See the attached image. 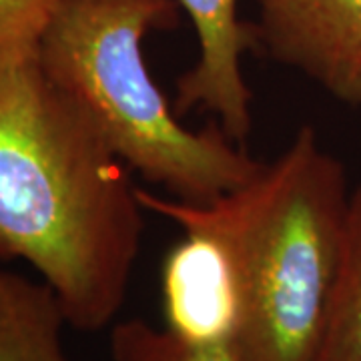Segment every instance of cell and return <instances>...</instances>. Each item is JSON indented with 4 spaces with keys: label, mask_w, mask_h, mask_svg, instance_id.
<instances>
[{
    "label": "cell",
    "mask_w": 361,
    "mask_h": 361,
    "mask_svg": "<svg viewBox=\"0 0 361 361\" xmlns=\"http://www.w3.org/2000/svg\"><path fill=\"white\" fill-rule=\"evenodd\" d=\"M183 233L163 265L165 327L195 341L237 339L241 295L231 261L213 237Z\"/></svg>",
    "instance_id": "obj_6"
},
{
    "label": "cell",
    "mask_w": 361,
    "mask_h": 361,
    "mask_svg": "<svg viewBox=\"0 0 361 361\" xmlns=\"http://www.w3.org/2000/svg\"><path fill=\"white\" fill-rule=\"evenodd\" d=\"M111 353L115 361H251L237 339L195 341L142 319L113 327Z\"/></svg>",
    "instance_id": "obj_9"
},
{
    "label": "cell",
    "mask_w": 361,
    "mask_h": 361,
    "mask_svg": "<svg viewBox=\"0 0 361 361\" xmlns=\"http://www.w3.org/2000/svg\"><path fill=\"white\" fill-rule=\"evenodd\" d=\"M71 0H0V54L37 49Z\"/></svg>",
    "instance_id": "obj_10"
},
{
    "label": "cell",
    "mask_w": 361,
    "mask_h": 361,
    "mask_svg": "<svg viewBox=\"0 0 361 361\" xmlns=\"http://www.w3.org/2000/svg\"><path fill=\"white\" fill-rule=\"evenodd\" d=\"M145 211L213 237L231 261L251 361H317L343 257L351 191L341 161L301 127L257 177L209 205L137 189Z\"/></svg>",
    "instance_id": "obj_2"
},
{
    "label": "cell",
    "mask_w": 361,
    "mask_h": 361,
    "mask_svg": "<svg viewBox=\"0 0 361 361\" xmlns=\"http://www.w3.org/2000/svg\"><path fill=\"white\" fill-rule=\"evenodd\" d=\"M177 23L175 0H71L37 51L129 171L179 201L209 205L255 179L265 163L219 123L187 129L159 89L142 42Z\"/></svg>",
    "instance_id": "obj_3"
},
{
    "label": "cell",
    "mask_w": 361,
    "mask_h": 361,
    "mask_svg": "<svg viewBox=\"0 0 361 361\" xmlns=\"http://www.w3.org/2000/svg\"><path fill=\"white\" fill-rule=\"evenodd\" d=\"M127 171L37 49L0 54V261L39 271L78 331L106 327L129 289L145 207Z\"/></svg>",
    "instance_id": "obj_1"
},
{
    "label": "cell",
    "mask_w": 361,
    "mask_h": 361,
    "mask_svg": "<svg viewBox=\"0 0 361 361\" xmlns=\"http://www.w3.org/2000/svg\"><path fill=\"white\" fill-rule=\"evenodd\" d=\"M251 26L271 61L361 106V0H255Z\"/></svg>",
    "instance_id": "obj_4"
},
{
    "label": "cell",
    "mask_w": 361,
    "mask_h": 361,
    "mask_svg": "<svg viewBox=\"0 0 361 361\" xmlns=\"http://www.w3.org/2000/svg\"><path fill=\"white\" fill-rule=\"evenodd\" d=\"M317 361H361V187L351 191L343 257Z\"/></svg>",
    "instance_id": "obj_8"
},
{
    "label": "cell",
    "mask_w": 361,
    "mask_h": 361,
    "mask_svg": "<svg viewBox=\"0 0 361 361\" xmlns=\"http://www.w3.org/2000/svg\"><path fill=\"white\" fill-rule=\"evenodd\" d=\"M189 14L199 40V59L177 80L175 106L217 116L233 141L251 133V90L243 75V54L253 44L251 26L239 20V0H175Z\"/></svg>",
    "instance_id": "obj_5"
},
{
    "label": "cell",
    "mask_w": 361,
    "mask_h": 361,
    "mask_svg": "<svg viewBox=\"0 0 361 361\" xmlns=\"http://www.w3.org/2000/svg\"><path fill=\"white\" fill-rule=\"evenodd\" d=\"M63 325L49 285L0 267V361H68Z\"/></svg>",
    "instance_id": "obj_7"
}]
</instances>
